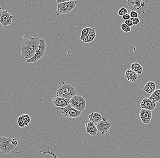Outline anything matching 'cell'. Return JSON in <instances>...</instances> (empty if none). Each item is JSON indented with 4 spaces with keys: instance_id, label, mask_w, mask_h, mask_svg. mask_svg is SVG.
Listing matches in <instances>:
<instances>
[{
    "instance_id": "8992f818",
    "label": "cell",
    "mask_w": 160,
    "mask_h": 158,
    "mask_svg": "<svg viewBox=\"0 0 160 158\" xmlns=\"http://www.w3.org/2000/svg\"><path fill=\"white\" fill-rule=\"evenodd\" d=\"M77 4L78 2L77 1L68 0L65 3L58 4L57 10L59 13L62 14H68L76 8Z\"/></svg>"
},
{
    "instance_id": "5bb4252c",
    "label": "cell",
    "mask_w": 160,
    "mask_h": 158,
    "mask_svg": "<svg viewBox=\"0 0 160 158\" xmlns=\"http://www.w3.org/2000/svg\"><path fill=\"white\" fill-rule=\"evenodd\" d=\"M85 127L87 132L91 136H95L98 132L95 124L91 121L86 124Z\"/></svg>"
},
{
    "instance_id": "f1b7e54d",
    "label": "cell",
    "mask_w": 160,
    "mask_h": 158,
    "mask_svg": "<svg viewBox=\"0 0 160 158\" xmlns=\"http://www.w3.org/2000/svg\"><path fill=\"white\" fill-rule=\"evenodd\" d=\"M131 16L130 15V14H127L123 16H122V18L124 20L127 21L128 20H129L131 19Z\"/></svg>"
},
{
    "instance_id": "4316f807",
    "label": "cell",
    "mask_w": 160,
    "mask_h": 158,
    "mask_svg": "<svg viewBox=\"0 0 160 158\" xmlns=\"http://www.w3.org/2000/svg\"><path fill=\"white\" fill-rule=\"evenodd\" d=\"M130 15L131 16V18H138L139 14L137 12L135 11H131L130 13Z\"/></svg>"
},
{
    "instance_id": "9c48e42d",
    "label": "cell",
    "mask_w": 160,
    "mask_h": 158,
    "mask_svg": "<svg viewBox=\"0 0 160 158\" xmlns=\"http://www.w3.org/2000/svg\"><path fill=\"white\" fill-rule=\"evenodd\" d=\"M96 126L98 129V131L102 133V135H103L108 132L109 130L112 126V124L109 120L104 118L101 121L97 124Z\"/></svg>"
},
{
    "instance_id": "cb8c5ba5",
    "label": "cell",
    "mask_w": 160,
    "mask_h": 158,
    "mask_svg": "<svg viewBox=\"0 0 160 158\" xmlns=\"http://www.w3.org/2000/svg\"><path fill=\"white\" fill-rule=\"evenodd\" d=\"M128 13V10L126 8H122L120 9L119 10L118 12V14L119 16H123L125 15Z\"/></svg>"
},
{
    "instance_id": "3957f363",
    "label": "cell",
    "mask_w": 160,
    "mask_h": 158,
    "mask_svg": "<svg viewBox=\"0 0 160 158\" xmlns=\"http://www.w3.org/2000/svg\"><path fill=\"white\" fill-rule=\"evenodd\" d=\"M127 3L130 10L137 12L139 15L144 13L148 7V0H128Z\"/></svg>"
},
{
    "instance_id": "277c9868",
    "label": "cell",
    "mask_w": 160,
    "mask_h": 158,
    "mask_svg": "<svg viewBox=\"0 0 160 158\" xmlns=\"http://www.w3.org/2000/svg\"><path fill=\"white\" fill-rule=\"evenodd\" d=\"M46 47H47V43H46V40L43 38H41L38 49L36 52L35 55L30 59L26 61V62L28 64H34L36 63L46 53Z\"/></svg>"
},
{
    "instance_id": "6da1fadb",
    "label": "cell",
    "mask_w": 160,
    "mask_h": 158,
    "mask_svg": "<svg viewBox=\"0 0 160 158\" xmlns=\"http://www.w3.org/2000/svg\"><path fill=\"white\" fill-rule=\"evenodd\" d=\"M40 38L38 37H33L24 41L21 47L22 57L27 61L32 58L38 49Z\"/></svg>"
},
{
    "instance_id": "e0dca14e",
    "label": "cell",
    "mask_w": 160,
    "mask_h": 158,
    "mask_svg": "<svg viewBox=\"0 0 160 158\" xmlns=\"http://www.w3.org/2000/svg\"><path fill=\"white\" fill-rule=\"evenodd\" d=\"M156 88H157V86L154 82L150 81L147 83L146 85L144 87L143 90L148 94H152L156 90Z\"/></svg>"
},
{
    "instance_id": "484cf974",
    "label": "cell",
    "mask_w": 160,
    "mask_h": 158,
    "mask_svg": "<svg viewBox=\"0 0 160 158\" xmlns=\"http://www.w3.org/2000/svg\"><path fill=\"white\" fill-rule=\"evenodd\" d=\"M130 19L132 21V23L133 25V26L138 25L140 23V19L138 18H131Z\"/></svg>"
},
{
    "instance_id": "83f0119b",
    "label": "cell",
    "mask_w": 160,
    "mask_h": 158,
    "mask_svg": "<svg viewBox=\"0 0 160 158\" xmlns=\"http://www.w3.org/2000/svg\"><path fill=\"white\" fill-rule=\"evenodd\" d=\"M124 23L125 24H127V25L130 27V28H131V27H133V25L132 23V21L131 20V19L125 21Z\"/></svg>"
},
{
    "instance_id": "7a4b0ae2",
    "label": "cell",
    "mask_w": 160,
    "mask_h": 158,
    "mask_svg": "<svg viewBox=\"0 0 160 158\" xmlns=\"http://www.w3.org/2000/svg\"><path fill=\"white\" fill-rule=\"evenodd\" d=\"M77 90L74 87L70 84L62 82L58 87L57 91V96L62 97L71 100L76 95Z\"/></svg>"
},
{
    "instance_id": "8fae6325",
    "label": "cell",
    "mask_w": 160,
    "mask_h": 158,
    "mask_svg": "<svg viewBox=\"0 0 160 158\" xmlns=\"http://www.w3.org/2000/svg\"><path fill=\"white\" fill-rule=\"evenodd\" d=\"M139 116L142 122L145 125H148L151 121L152 114L151 111L142 109L139 112Z\"/></svg>"
},
{
    "instance_id": "2e32d148",
    "label": "cell",
    "mask_w": 160,
    "mask_h": 158,
    "mask_svg": "<svg viewBox=\"0 0 160 158\" xmlns=\"http://www.w3.org/2000/svg\"><path fill=\"white\" fill-rule=\"evenodd\" d=\"M88 118L90 121L94 124H98L104 119L102 116L99 113L94 112H93L89 115Z\"/></svg>"
},
{
    "instance_id": "44dd1931",
    "label": "cell",
    "mask_w": 160,
    "mask_h": 158,
    "mask_svg": "<svg viewBox=\"0 0 160 158\" xmlns=\"http://www.w3.org/2000/svg\"><path fill=\"white\" fill-rule=\"evenodd\" d=\"M92 30V28L90 27H87V28L83 29L82 30V33H81V37L80 38V40L82 41L83 42H84L87 36L89 34Z\"/></svg>"
},
{
    "instance_id": "52a82bcc",
    "label": "cell",
    "mask_w": 160,
    "mask_h": 158,
    "mask_svg": "<svg viewBox=\"0 0 160 158\" xmlns=\"http://www.w3.org/2000/svg\"><path fill=\"white\" fill-rule=\"evenodd\" d=\"M70 104L72 107L82 112L86 107L87 102L83 97L75 95L70 100Z\"/></svg>"
},
{
    "instance_id": "9a60e30c",
    "label": "cell",
    "mask_w": 160,
    "mask_h": 158,
    "mask_svg": "<svg viewBox=\"0 0 160 158\" xmlns=\"http://www.w3.org/2000/svg\"><path fill=\"white\" fill-rule=\"evenodd\" d=\"M125 77L128 81L131 82H135L138 79V75L131 69H128L125 73Z\"/></svg>"
},
{
    "instance_id": "d6986e66",
    "label": "cell",
    "mask_w": 160,
    "mask_h": 158,
    "mask_svg": "<svg viewBox=\"0 0 160 158\" xmlns=\"http://www.w3.org/2000/svg\"><path fill=\"white\" fill-rule=\"evenodd\" d=\"M96 36H97V33H96V28H93L89 34L87 36L84 43H91L95 39Z\"/></svg>"
},
{
    "instance_id": "f546056e",
    "label": "cell",
    "mask_w": 160,
    "mask_h": 158,
    "mask_svg": "<svg viewBox=\"0 0 160 158\" xmlns=\"http://www.w3.org/2000/svg\"><path fill=\"white\" fill-rule=\"evenodd\" d=\"M12 144L14 146H17L18 145V141L16 139H12Z\"/></svg>"
},
{
    "instance_id": "ba28073f",
    "label": "cell",
    "mask_w": 160,
    "mask_h": 158,
    "mask_svg": "<svg viewBox=\"0 0 160 158\" xmlns=\"http://www.w3.org/2000/svg\"><path fill=\"white\" fill-rule=\"evenodd\" d=\"M62 114L64 116L70 118L79 117L82 114V112L72 107L71 105L69 104L68 106L64 108H61Z\"/></svg>"
},
{
    "instance_id": "30bf717a",
    "label": "cell",
    "mask_w": 160,
    "mask_h": 158,
    "mask_svg": "<svg viewBox=\"0 0 160 158\" xmlns=\"http://www.w3.org/2000/svg\"><path fill=\"white\" fill-rule=\"evenodd\" d=\"M13 17L9 13L8 11L3 10L2 17L0 19V23L5 28H7V26H9L12 24Z\"/></svg>"
},
{
    "instance_id": "4dcf8cb0",
    "label": "cell",
    "mask_w": 160,
    "mask_h": 158,
    "mask_svg": "<svg viewBox=\"0 0 160 158\" xmlns=\"http://www.w3.org/2000/svg\"><path fill=\"white\" fill-rule=\"evenodd\" d=\"M68 1V0H57V2L58 4L65 3V2H67Z\"/></svg>"
},
{
    "instance_id": "d4e9b609",
    "label": "cell",
    "mask_w": 160,
    "mask_h": 158,
    "mask_svg": "<svg viewBox=\"0 0 160 158\" xmlns=\"http://www.w3.org/2000/svg\"><path fill=\"white\" fill-rule=\"evenodd\" d=\"M18 126L20 128H24L25 127H26L24 122L23 120L22 116H20L19 117V118H18Z\"/></svg>"
},
{
    "instance_id": "7402d4cb",
    "label": "cell",
    "mask_w": 160,
    "mask_h": 158,
    "mask_svg": "<svg viewBox=\"0 0 160 158\" xmlns=\"http://www.w3.org/2000/svg\"><path fill=\"white\" fill-rule=\"evenodd\" d=\"M22 116L24 122L25 126H27L29 124H30L31 121V117L28 115H27V114L22 115Z\"/></svg>"
},
{
    "instance_id": "603a6c76",
    "label": "cell",
    "mask_w": 160,
    "mask_h": 158,
    "mask_svg": "<svg viewBox=\"0 0 160 158\" xmlns=\"http://www.w3.org/2000/svg\"><path fill=\"white\" fill-rule=\"evenodd\" d=\"M121 29L125 33H130L131 31V28L127 25L125 23H122L121 25Z\"/></svg>"
},
{
    "instance_id": "7c38bea8",
    "label": "cell",
    "mask_w": 160,
    "mask_h": 158,
    "mask_svg": "<svg viewBox=\"0 0 160 158\" xmlns=\"http://www.w3.org/2000/svg\"><path fill=\"white\" fill-rule=\"evenodd\" d=\"M53 104L56 107L64 108L68 106L70 104V100L59 97H53Z\"/></svg>"
},
{
    "instance_id": "5b68a950",
    "label": "cell",
    "mask_w": 160,
    "mask_h": 158,
    "mask_svg": "<svg viewBox=\"0 0 160 158\" xmlns=\"http://www.w3.org/2000/svg\"><path fill=\"white\" fill-rule=\"evenodd\" d=\"M12 138L0 136V150L2 154H7L14 150L16 147L12 144Z\"/></svg>"
},
{
    "instance_id": "ffe728a7",
    "label": "cell",
    "mask_w": 160,
    "mask_h": 158,
    "mask_svg": "<svg viewBox=\"0 0 160 158\" xmlns=\"http://www.w3.org/2000/svg\"><path fill=\"white\" fill-rule=\"evenodd\" d=\"M149 98L155 103L160 102V89L156 90Z\"/></svg>"
},
{
    "instance_id": "ac0fdd59",
    "label": "cell",
    "mask_w": 160,
    "mask_h": 158,
    "mask_svg": "<svg viewBox=\"0 0 160 158\" xmlns=\"http://www.w3.org/2000/svg\"><path fill=\"white\" fill-rule=\"evenodd\" d=\"M131 69L132 70L135 72L138 75L142 74L143 70V68L142 67V66L138 63H136V62L133 63L131 65Z\"/></svg>"
},
{
    "instance_id": "1f68e13d",
    "label": "cell",
    "mask_w": 160,
    "mask_h": 158,
    "mask_svg": "<svg viewBox=\"0 0 160 158\" xmlns=\"http://www.w3.org/2000/svg\"><path fill=\"white\" fill-rule=\"evenodd\" d=\"M2 8L0 7V19H1V17H2Z\"/></svg>"
},
{
    "instance_id": "4fadbf2b",
    "label": "cell",
    "mask_w": 160,
    "mask_h": 158,
    "mask_svg": "<svg viewBox=\"0 0 160 158\" xmlns=\"http://www.w3.org/2000/svg\"><path fill=\"white\" fill-rule=\"evenodd\" d=\"M157 106V103L151 100L149 98H144L141 102L140 107L142 109L148 110L152 111Z\"/></svg>"
}]
</instances>
